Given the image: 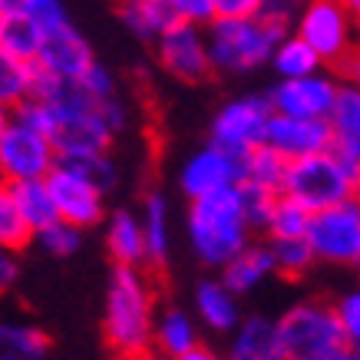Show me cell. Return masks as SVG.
<instances>
[{"mask_svg": "<svg viewBox=\"0 0 360 360\" xmlns=\"http://www.w3.org/2000/svg\"><path fill=\"white\" fill-rule=\"evenodd\" d=\"M153 328L155 297L146 271L136 264H116L110 274L106 317H103V334L110 350L122 360L142 357L146 350H153Z\"/></svg>", "mask_w": 360, "mask_h": 360, "instance_id": "1", "label": "cell"}, {"mask_svg": "<svg viewBox=\"0 0 360 360\" xmlns=\"http://www.w3.org/2000/svg\"><path fill=\"white\" fill-rule=\"evenodd\" d=\"M186 231L195 258L208 268H225L235 255H241L251 245V229L245 221L238 186L188 202Z\"/></svg>", "mask_w": 360, "mask_h": 360, "instance_id": "2", "label": "cell"}, {"mask_svg": "<svg viewBox=\"0 0 360 360\" xmlns=\"http://www.w3.org/2000/svg\"><path fill=\"white\" fill-rule=\"evenodd\" d=\"M288 37V20L278 17H215L205 27L208 63L219 73H251L271 60L274 46Z\"/></svg>", "mask_w": 360, "mask_h": 360, "instance_id": "3", "label": "cell"}, {"mask_svg": "<svg viewBox=\"0 0 360 360\" xmlns=\"http://www.w3.org/2000/svg\"><path fill=\"white\" fill-rule=\"evenodd\" d=\"M281 195L307 208L311 215L321 208H330L338 202L360 195V165L347 162L334 149L304 159H291L281 182Z\"/></svg>", "mask_w": 360, "mask_h": 360, "instance_id": "4", "label": "cell"}, {"mask_svg": "<svg viewBox=\"0 0 360 360\" xmlns=\"http://www.w3.org/2000/svg\"><path fill=\"white\" fill-rule=\"evenodd\" d=\"M274 328H278L284 360H314L324 354L347 350L344 330L338 324V311L324 301H301V304L288 307L274 321Z\"/></svg>", "mask_w": 360, "mask_h": 360, "instance_id": "5", "label": "cell"}, {"mask_svg": "<svg viewBox=\"0 0 360 360\" xmlns=\"http://www.w3.org/2000/svg\"><path fill=\"white\" fill-rule=\"evenodd\" d=\"M304 238L314 251V262L360 264V195L314 212Z\"/></svg>", "mask_w": 360, "mask_h": 360, "instance_id": "6", "label": "cell"}, {"mask_svg": "<svg viewBox=\"0 0 360 360\" xmlns=\"http://www.w3.org/2000/svg\"><path fill=\"white\" fill-rule=\"evenodd\" d=\"M354 27L344 0H307L297 13V37L304 40L321 63L340 66L357 46H354Z\"/></svg>", "mask_w": 360, "mask_h": 360, "instance_id": "7", "label": "cell"}, {"mask_svg": "<svg viewBox=\"0 0 360 360\" xmlns=\"http://www.w3.org/2000/svg\"><path fill=\"white\" fill-rule=\"evenodd\" d=\"M271 120V103L268 96H238L225 103L215 120L208 126V146H215L221 153L241 159L255 146L264 142V129Z\"/></svg>", "mask_w": 360, "mask_h": 360, "instance_id": "8", "label": "cell"}, {"mask_svg": "<svg viewBox=\"0 0 360 360\" xmlns=\"http://www.w3.org/2000/svg\"><path fill=\"white\" fill-rule=\"evenodd\" d=\"M56 165L53 142L44 132L30 129L27 122L11 120L0 136V182H27V179H46Z\"/></svg>", "mask_w": 360, "mask_h": 360, "instance_id": "9", "label": "cell"}, {"mask_svg": "<svg viewBox=\"0 0 360 360\" xmlns=\"http://www.w3.org/2000/svg\"><path fill=\"white\" fill-rule=\"evenodd\" d=\"M46 188L53 195L56 215L60 221L73 225V229H89L103 219V192H99L77 165L56 162L53 172L46 175Z\"/></svg>", "mask_w": 360, "mask_h": 360, "instance_id": "10", "label": "cell"}, {"mask_svg": "<svg viewBox=\"0 0 360 360\" xmlns=\"http://www.w3.org/2000/svg\"><path fill=\"white\" fill-rule=\"evenodd\" d=\"M340 83L328 73H311V77L278 79V86L268 93L271 112L278 116H297V120H328L334 110Z\"/></svg>", "mask_w": 360, "mask_h": 360, "instance_id": "11", "label": "cell"}, {"mask_svg": "<svg viewBox=\"0 0 360 360\" xmlns=\"http://www.w3.org/2000/svg\"><path fill=\"white\" fill-rule=\"evenodd\" d=\"M155 46H159V63L182 83H198V79H205L212 73L205 27L179 20L155 40Z\"/></svg>", "mask_w": 360, "mask_h": 360, "instance_id": "12", "label": "cell"}, {"mask_svg": "<svg viewBox=\"0 0 360 360\" xmlns=\"http://www.w3.org/2000/svg\"><path fill=\"white\" fill-rule=\"evenodd\" d=\"M241 182V159L221 153L215 146H202L192 153L179 172V188L188 202L205 195H215L221 188H235Z\"/></svg>", "mask_w": 360, "mask_h": 360, "instance_id": "13", "label": "cell"}, {"mask_svg": "<svg viewBox=\"0 0 360 360\" xmlns=\"http://www.w3.org/2000/svg\"><path fill=\"white\" fill-rule=\"evenodd\" d=\"M264 146L281 153L288 162L304 159L330 149V126L328 120H297V116H278L271 112L268 129H264Z\"/></svg>", "mask_w": 360, "mask_h": 360, "instance_id": "14", "label": "cell"}, {"mask_svg": "<svg viewBox=\"0 0 360 360\" xmlns=\"http://www.w3.org/2000/svg\"><path fill=\"white\" fill-rule=\"evenodd\" d=\"M93 63H96V56H93L89 44L79 37L73 23H63V27L46 33L44 46H40V53L33 60L37 70H44V73L60 79H79Z\"/></svg>", "mask_w": 360, "mask_h": 360, "instance_id": "15", "label": "cell"}, {"mask_svg": "<svg viewBox=\"0 0 360 360\" xmlns=\"http://www.w3.org/2000/svg\"><path fill=\"white\" fill-rule=\"evenodd\" d=\"M328 126H330V149L338 155H344L347 162L360 165V89L357 86L344 83L338 89Z\"/></svg>", "mask_w": 360, "mask_h": 360, "instance_id": "16", "label": "cell"}, {"mask_svg": "<svg viewBox=\"0 0 360 360\" xmlns=\"http://www.w3.org/2000/svg\"><path fill=\"white\" fill-rule=\"evenodd\" d=\"M229 360H284L274 321H268L264 314L241 317L229 344Z\"/></svg>", "mask_w": 360, "mask_h": 360, "instance_id": "17", "label": "cell"}, {"mask_svg": "<svg viewBox=\"0 0 360 360\" xmlns=\"http://www.w3.org/2000/svg\"><path fill=\"white\" fill-rule=\"evenodd\" d=\"M219 271H221L219 281L225 284L235 297L248 295V291H255L268 274H274L271 248H268V245H248V248L241 251V255H235V258H231L225 268H219Z\"/></svg>", "mask_w": 360, "mask_h": 360, "instance_id": "18", "label": "cell"}, {"mask_svg": "<svg viewBox=\"0 0 360 360\" xmlns=\"http://www.w3.org/2000/svg\"><path fill=\"white\" fill-rule=\"evenodd\" d=\"M195 314L212 330H235L241 321V307L238 297L219 278H212V281H202L195 288Z\"/></svg>", "mask_w": 360, "mask_h": 360, "instance_id": "19", "label": "cell"}, {"mask_svg": "<svg viewBox=\"0 0 360 360\" xmlns=\"http://www.w3.org/2000/svg\"><path fill=\"white\" fill-rule=\"evenodd\" d=\"M142 238H146V264L162 268L169 258V245H172V231H169V198L162 192H149L142 202Z\"/></svg>", "mask_w": 360, "mask_h": 360, "instance_id": "20", "label": "cell"}, {"mask_svg": "<svg viewBox=\"0 0 360 360\" xmlns=\"http://www.w3.org/2000/svg\"><path fill=\"white\" fill-rule=\"evenodd\" d=\"M198 344V328L195 321L179 311V307H165L162 314L155 317V328H153V350L165 354V357H179Z\"/></svg>", "mask_w": 360, "mask_h": 360, "instance_id": "21", "label": "cell"}, {"mask_svg": "<svg viewBox=\"0 0 360 360\" xmlns=\"http://www.w3.org/2000/svg\"><path fill=\"white\" fill-rule=\"evenodd\" d=\"M13 202L20 208V219L27 221V229L37 235V231L50 229L53 221H60L53 205V195L46 188V179H27V182H13Z\"/></svg>", "mask_w": 360, "mask_h": 360, "instance_id": "22", "label": "cell"}, {"mask_svg": "<svg viewBox=\"0 0 360 360\" xmlns=\"http://www.w3.org/2000/svg\"><path fill=\"white\" fill-rule=\"evenodd\" d=\"M122 20L142 40H159L172 23H179L172 0H129L122 4Z\"/></svg>", "mask_w": 360, "mask_h": 360, "instance_id": "23", "label": "cell"}, {"mask_svg": "<svg viewBox=\"0 0 360 360\" xmlns=\"http://www.w3.org/2000/svg\"><path fill=\"white\" fill-rule=\"evenodd\" d=\"M106 245H110V255L116 264H136V268H142L146 264V238H142L139 215L116 212L110 229H106Z\"/></svg>", "mask_w": 360, "mask_h": 360, "instance_id": "24", "label": "cell"}, {"mask_svg": "<svg viewBox=\"0 0 360 360\" xmlns=\"http://www.w3.org/2000/svg\"><path fill=\"white\" fill-rule=\"evenodd\" d=\"M50 338L23 321H0V360H46Z\"/></svg>", "mask_w": 360, "mask_h": 360, "instance_id": "25", "label": "cell"}, {"mask_svg": "<svg viewBox=\"0 0 360 360\" xmlns=\"http://www.w3.org/2000/svg\"><path fill=\"white\" fill-rule=\"evenodd\" d=\"M284 172H288V159L281 153H274L271 146H255L251 153L241 155V182L245 186H258L264 192H281ZM238 182V186H241Z\"/></svg>", "mask_w": 360, "mask_h": 360, "instance_id": "26", "label": "cell"}, {"mask_svg": "<svg viewBox=\"0 0 360 360\" xmlns=\"http://www.w3.org/2000/svg\"><path fill=\"white\" fill-rule=\"evenodd\" d=\"M44 37H46V30L40 23L27 20V17H17V13H0V46L7 53L33 63L37 53H40V46H44Z\"/></svg>", "mask_w": 360, "mask_h": 360, "instance_id": "27", "label": "cell"}, {"mask_svg": "<svg viewBox=\"0 0 360 360\" xmlns=\"http://www.w3.org/2000/svg\"><path fill=\"white\" fill-rule=\"evenodd\" d=\"M268 63L274 66V73L281 79H295V77H311V73H321V56L311 50V46L297 37V33H288L281 44L274 46V53Z\"/></svg>", "mask_w": 360, "mask_h": 360, "instance_id": "28", "label": "cell"}, {"mask_svg": "<svg viewBox=\"0 0 360 360\" xmlns=\"http://www.w3.org/2000/svg\"><path fill=\"white\" fill-rule=\"evenodd\" d=\"M33 70L37 66L20 60V56L7 53L0 46V106L4 110H17L20 103L30 99V89H33Z\"/></svg>", "mask_w": 360, "mask_h": 360, "instance_id": "29", "label": "cell"}, {"mask_svg": "<svg viewBox=\"0 0 360 360\" xmlns=\"http://www.w3.org/2000/svg\"><path fill=\"white\" fill-rule=\"evenodd\" d=\"M307 221H311V212L278 192V198H274V205H271V215L264 221V235L271 241L274 238H304Z\"/></svg>", "mask_w": 360, "mask_h": 360, "instance_id": "30", "label": "cell"}, {"mask_svg": "<svg viewBox=\"0 0 360 360\" xmlns=\"http://www.w3.org/2000/svg\"><path fill=\"white\" fill-rule=\"evenodd\" d=\"M268 248H271L274 274H281V278H301L314 264V251L307 238H274L268 241Z\"/></svg>", "mask_w": 360, "mask_h": 360, "instance_id": "31", "label": "cell"}, {"mask_svg": "<svg viewBox=\"0 0 360 360\" xmlns=\"http://www.w3.org/2000/svg\"><path fill=\"white\" fill-rule=\"evenodd\" d=\"M30 241H33V231L20 219V208L13 202V188L7 182H0V248L20 251Z\"/></svg>", "mask_w": 360, "mask_h": 360, "instance_id": "32", "label": "cell"}, {"mask_svg": "<svg viewBox=\"0 0 360 360\" xmlns=\"http://www.w3.org/2000/svg\"><path fill=\"white\" fill-rule=\"evenodd\" d=\"M0 13H17V17H27V20L40 23L46 33L70 23L63 4L60 0H0Z\"/></svg>", "mask_w": 360, "mask_h": 360, "instance_id": "33", "label": "cell"}, {"mask_svg": "<svg viewBox=\"0 0 360 360\" xmlns=\"http://www.w3.org/2000/svg\"><path fill=\"white\" fill-rule=\"evenodd\" d=\"M33 238L40 241V248L46 255H53V258H70V255H77V248L83 245V231L73 229V225H66V221H53L50 229L37 231Z\"/></svg>", "mask_w": 360, "mask_h": 360, "instance_id": "34", "label": "cell"}, {"mask_svg": "<svg viewBox=\"0 0 360 360\" xmlns=\"http://www.w3.org/2000/svg\"><path fill=\"white\" fill-rule=\"evenodd\" d=\"M241 192V208H245V221H248V229H262L264 231V221H268V215H271V205H274V192H264V188L258 186H245L241 182L238 186Z\"/></svg>", "mask_w": 360, "mask_h": 360, "instance_id": "35", "label": "cell"}, {"mask_svg": "<svg viewBox=\"0 0 360 360\" xmlns=\"http://www.w3.org/2000/svg\"><path fill=\"white\" fill-rule=\"evenodd\" d=\"M334 311H338V324H340V330H344L347 350H360V288L347 291V295L334 304Z\"/></svg>", "mask_w": 360, "mask_h": 360, "instance_id": "36", "label": "cell"}, {"mask_svg": "<svg viewBox=\"0 0 360 360\" xmlns=\"http://www.w3.org/2000/svg\"><path fill=\"white\" fill-rule=\"evenodd\" d=\"M70 165H77L79 172L86 175L89 182L106 195L112 186H116V162L110 159V153H103V155H86V159H77V162H70Z\"/></svg>", "mask_w": 360, "mask_h": 360, "instance_id": "37", "label": "cell"}, {"mask_svg": "<svg viewBox=\"0 0 360 360\" xmlns=\"http://www.w3.org/2000/svg\"><path fill=\"white\" fill-rule=\"evenodd\" d=\"M77 83L86 89V93L96 99V103H103V99L116 96V79H112V73H110V70H106L103 63H93L86 73L77 79Z\"/></svg>", "mask_w": 360, "mask_h": 360, "instance_id": "38", "label": "cell"}, {"mask_svg": "<svg viewBox=\"0 0 360 360\" xmlns=\"http://www.w3.org/2000/svg\"><path fill=\"white\" fill-rule=\"evenodd\" d=\"M172 7L182 23L208 27V23L215 20V0H172Z\"/></svg>", "mask_w": 360, "mask_h": 360, "instance_id": "39", "label": "cell"}, {"mask_svg": "<svg viewBox=\"0 0 360 360\" xmlns=\"http://www.w3.org/2000/svg\"><path fill=\"white\" fill-rule=\"evenodd\" d=\"M264 0H215V17H258Z\"/></svg>", "mask_w": 360, "mask_h": 360, "instance_id": "40", "label": "cell"}, {"mask_svg": "<svg viewBox=\"0 0 360 360\" xmlns=\"http://www.w3.org/2000/svg\"><path fill=\"white\" fill-rule=\"evenodd\" d=\"M103 120H106V126L112 129V136L122 132L126 129V122H129V110H126V103H122L120 96L103 99Z\"/></svg>", "mask_w": 360, "mask_h": 360, "instance_id": "41", "label": "cell"}, {"mask_svg": "<svg viewBox=\"0 0 360 360\" xmlns=\"http://www.w3.org/2000/svg\"><path fill=\"white\" fill-rule=\"evenodd\" d=\"M17 274H20V264H17V251L0 248V295L11 291L17 284Z\"/></svg>", "mask_w": 360, "mask_h": 360, "instance_id": "42", "label": "cell"}, {"mask_svg": "<svg viewBox=\"0 0 360 360\" xmlns=\"http://www.w3.org/2000/svg\"><path fill=\"white\" fill-rule=\"evenodd\" d=\"M295 7H297V0H264L262 13H264V17H278V20H288Z\"/></svg>", "mask_w": 360, "mask_h": 360, "instance_id": "43", "label": "cell"}, {"mask_svg": "<svg viewBox=\"0 0 360 360\" xmlns=\"http://www.w3.org/2000/svg\"><path fill=\"white\" fill-rule=\"evenodd\" d=\"M340 66H344V77H347L350 86H357V89H360V46H357V50H354V53H350Z\"/></svg>", "mask_w": 360, "mask_h": 360, "instance_id": "44", "label": "cell"}, {"mask_svg": "<svg viewBox=\"0 0 360 360\" xmlns=\"http://www.w3.org/2000/svg\"><path fill=\"white\" fill-rule=\"evenodd\" d=\"M172 360H221L215 350H208V347H202V344H195L192 350H186V354H179V357H172Z\"/></svg>", "mask_w": 360, "mask_h": 360, "instance_id": "45", "label": "cell"}, {"mask_svg": "<svg viewBox=\"0 0 360 360\" xmlns=\"http://www.w3.org/2000/svg\"><path fill=\"white\" fill-rule=\"evenodd\" d=\"M344 7H347L350 20H354V23H360V0H344Z\"/></svg>", "mask_w": 360, "mask_h": 360, "instance_id": "46", "label": "cell"}, {"mask_svg": "<svg viewBox=\"0 0 360 360\" xmlns=\"http://www.w3.org/2000/svg\"><path fill=\"white\" fill-rule=\"evenodd\" d=\"M11 120H13V112H11V110H4V106H0V136H4V129L11 126Z\"/></svg>", "mask_w": 360, "mask_h": 360, "instance_id": "47", "label": "cell"}, {"mask_svg": "<svg viewBox=\"0 0 360 360\" xmlns=\"http://www.w3.org/2000/svg\"><path fill=\"white\" fill-rule=\"evenodd\" d=\"M136 360H172V357H165V354H159V350H146V354L136 357Z\"/></svg>", "mask_w": 360, "mask_h": 360, "instance_id": "48", "label": "cell"}, {"mask_svg": "<svg viewBox=\"0 0 360 360\" xmlns=\"http://www.w3.org/2000/svg\"><path fill=\"white\" fill-rule=\"evenodd\" d=\"M314 360H347V350H338V354H324V357H314Z\"/></svg>", "mask_w": 360, "mask_h": 360, "instance_id": "49", "label": "cell"}, {"mask_svg": "<svg viewBox=\"0 0 360 360\" xmlns=\"http://www.w3.org/2000/svg\"><path fill=\"white\" fill-rule=\"evenodd\" d=\"M347 360H360V350H347Z\"/></svg>", "mask_w": 360, "mask_h": 360, "instance_id": "50", "label": "cell"}, {"mask_svg": "<svg viewBox=\"0 0 360 360\" xmlns=\"http://www.w3.org/2000/svg\"><path fill=\"white\" fill-rule=\"evenodd\" d=\"M116 4H120V7H122V4H129V0H116Z\"/></svg>", "mask_w": 360, "mask_h": 360, "instance_id": "51", "label": "cell"}]
</instances>
